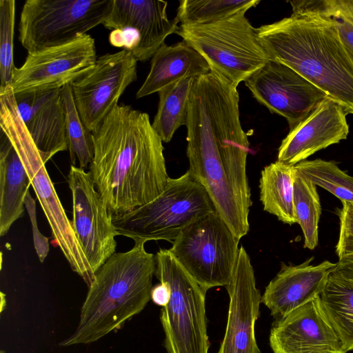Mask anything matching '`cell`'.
<instances>
[{
    "label": "cell",
    "instance_id": "obj_1",
    "mask_svg": "<svg viewBox=\"0 0 353 353\" xmlns=\"http://www.w3.org/2000/svg\"><path fill=\"white\" fill-rule=\"evenodd\" d=\"M236 86L210 72L195 78L188 107L187 172L208 194L218 215L241 239L252 202L246 163L250 143Z\"/></svg>",
    "mask_w": 353,
    "mask_h": 353
},
{
    "label": "cell",
    "instance_id": "obj_2",
    "mask_svg": "<svg viewBox=\"0 0 353 353\" xmlns=\"http://www.w3.org/2000/svg\"><path fill=\"white\" fill-rule=\"evenodd\" d=\"M92 135L89 173L113 215L147 204L164 191L170 177L163 141L147 113L118 104Z\"/></svg>",
    "mask_w": 353,
    "mask_h": 353
},
{
    "label": "cell",
    "instance_id": "obj_3",
    "mask_svg": "<svg viewBox=\"0 0 353 353\" xmlns=\"http://www.w3.org/2000/svg\"><path fill=\"white\" fill-rule=\"evenodd\" d=\"M292 14L256 28L270 60L290 67L353 114V57L336 22L313 0L290 1Z\"/></svg>",
    "mask_w": 353,
    "mask_h": 353
},
{
    "label": "cell",
    "instance_id": "obj_4",
    "mask_svg": "<svg viewBox=\"0 0 353 353\" xmlns=\"http://www.w3.org/2000/svg\"><path fill=\"white\" fill-rule=\"evenodd\" d=\"M145 243H134L125 252L114 253L99 268L88 287L74 332L59 343L61 347L90 344L139 314L151 300L155 255Z\"/></svg>",
    "mask_w": 353,
    "mask_h": 353
},
{
    "label": "cell",
    "instance_id": "obj_5",
    "mask_svg": "<svg viewBox=\"0 0 353 353\" xmlns=\"http://www.w3.org/2000/svg\"><path fill=\"white\" fill-rule=\"evenodd\" d=\"M0 126L19 154L52 230L54 245L58 246L71 269L89 287L93 272L80 246L54 185L46 163L34 145L19 113L11 87L0 90Z\"/></svg>",
    "mask_w": 353,
    "mask_h": 353
},
{
    "label": "cell",
    "instance_id": "obj_6",
    "mask_svg": "<svg viewBox=\"0 0 353 353\" xmlns=\"http://www.w3.org/2000/svg\"><path fill=\"white\" fill-rule=\"evenodd\" d=\"M214 211L205 188L186 171L179 177H170L164 191L151 202L113 215L112 223L118 235L130 238L134 243H172L191 223Z\"/></svg>",
    "mask_w": 353,
    "mask_h": 353
},
{
    "label": "cell",
    "instance_id": "obj_7",
    "mask_svg": "<svg viewBox=\"0 0 353 353\" xmlns=\"http://www.w3.org/2000/svg\"><path fill=\"white\" fill-rule=\"evenodd\" d=\"M241 12L203 24H181L176 34L235 86L270 61L254 28Z\"/></svg>",
    "mask_w": 353,
    "mask_h": 353
},
{
    "label": "cell",
    "instance_id": "obj_8",
    "mask_svg": "<svg viewBox=\"0 0 353 353\" xmlns=\"http://www.w3.org/2000/svg\"><path fill=\"white\" fill-rule=\"evenodd\" d=\"M155 260L154 276L170 290L168 303L160 312L167 353H208V290L186 272L168 249H159Z\"/></svg>",
    "mask_w": 353,
    "mask_h": 353
},
{
    "label": "cell",
    "instance_id": "obj_9",
    "mask_svg": "<svg viewBox=\"0 0 353 353\" xmlns=\"http://www.w3.org/2000/svg\"><path fill=\"white\" fill-rule=\"evenodd\" d=\"M240 239L216 211L185 228L168 250L205 290L226 287L231 281Z\"/></svg>",
    "mask_w": 353,
    "mask_h": 353
},
{
    "label": "cell",
    "instance_id": "obj_10",
    "mask_svg": "<svg viewBox=\"0 0 353 353\" xmlns=\"http://www.w3.org/2000/svg\"><path fill=\"white\" fill-rule=\"evenodd\" d=\"M113 0H28L19 40L28 52L68 43L102 24Z\"/></svg>",
    "mask_w": 353,
    "mask_h": 353
},
{
    "label": "cell",
    "instance_id": "obj_11",
    "mask_svg": "<svg viewBox=\"0 0 353 353\" xmlns=\"http://www.w3.org/2000/svg\"><path fill=\"white\" fill-rule=\"evenodd\" d=\"M97 59L94 39L81 34L65 44L28 52L10 86L14 94L61 89L88 73Z\"/></svg>",
    "mask_w": 353,
    "mask_h": 353
},
{
    "label": "cell",
    "instance_id": "obj_12",
    "mask_svg": "<svg viewBox=\"0 0 353 353\" xmlns=\"http://www.w3.org/2000/svg\"><path fill=\"white\" fill-rule=\"evenodd\" d=\"M137 78V60L123 50L100 56L88 73L70 83L78 113L90 132L118 105Z\"/></svg>",
    "mask_w": 353,
    "mask_h": 353
},
{
    "label": "cell",
    "instance_id": "obj_13",
    "mask_svg": "<svg viewBox=\"0 0 353 353\" xmlns=\"http://www.w3.org/2000/svg\"><path fill=\"white\" fill-rule=\"evenodd\" d=\"M67 181L72 198L71 224L93 272L116 252L117 232L108 210L95 188L90 174L70 166Z\"/></svg>",
    "mask_w": 353,
    "mask_h": 353
},
{
    "label": "cell",
    "instance_id": "obj_14",
    "mask_svg": "<svg viewBox=\"0 0 353 353\" xmlns=\"http://www.w3.org/2000/svg\"><path fill=\"white\" fill-rule=\"evenodd\" d=\"M253 97L272 113L296 127L327 94L286 65L270 60L245 81Z\"/></svg>",
    "mask_w": 353,
    "mask_h": 353
},
{
    "label": "cell",
    "instance_id": "obj_15",
    "mask_svg": "<svg viewBox=\"0 0 353 353\" xmlns=\"http://www.w3.org/2000/svg\"><path fill=\"white\" fill-rule=\"evenodd\" d=\"M225 332L216 353H261L255 336L261 294L245 249L241 246L230 283Z\"/></svg>",
    "mask_w": 353,
    "mask_h": 353
},
{
    "label": "cell",
    "instance_id": "obj_16",
    "mask_svg": "<svg viewBox=\"0 0 353 353\" xmlns=\"http://www.w3.org/2000/svg\"><path fill=\"white\" fill-rule=\"evenodd\" d=\"M269 340L273 353H346L319 296L276 320Z\"/></svg>",
    "mask_w": 353,
    "mask_h": 353
},
{
    "label": "cell",
    "instance_id": "obj_17",
    "mask_svg": "<svg viewBox=\"0 0 353 353\" xmlns=\"http://www.w3.org/2000/svg\"><path fill=\"white\" fill-rule=\"evenodd\" d=\"M168 2L159 0H113L102 25L109 30H131L137 38L132 55L137 61L152 58L167 37L176 33L179 21L168 19Z\"/></svg>",
    "mask_w": 353,
    "mask_h": 353
},
{
    "label": "cell",
    "instance_id": "obj_18",
    "mask_svg": "<svg viewBox=\"0 0 353 353\" xmlns=\"http://www.w3.org/2000/svg\"><path fill=\"white\" fill-rule=\"evenodd\" d=\"M347 114L336 102L326 97L289 131L279 148L277 161L295 165L315 152L346 139L349 134Z\"/></svg>",
    "mask_w": 353,
    "mask_h": 353
},
{
    "label": "cell",
    "instance_id": "obj_19",
    "mask_svg": "<svg viewBox=\"0 0 353 353\" xmlns=\"http://www.w3.org/2000/svg\"><path fill=\"white\" fill-rule=\"evenodd\" d=\"M14 94L20 117L43 162L68 150L61 89Z\"/></svg>",
    "mask_w": 353,
    "mask_h": 353
},
{
    "label": "cell",
    "instance_id": "obj_20",
    "mask_svg": "<svg viewBox=\"0 0 353 353\" xmlns=\"http://www.w3.org/2000/svg\"><path fill=\"white\" fill-rule=\"evenodd\" d=\"M313 257L297 265H282L261 296L271 315L279 319L319 296L336 263L325 261L313 265Z\"/></svg>",
    "mask_w": 353,
    "mask_h": 353
},
{
    "label": "cell",
    "instance_id": "obj_21",
    "mask_svg": "<svg viewBox=\"0 0 353 353\" xmlns=\"http://www.w3.org/2000/svg\"><path fill=\"white\" fill-rule=\"evenodd\" d=\"M210 71L205 59L184 40L171 46L164 43L152 56L150 72L136 98L158 92L182 79L196 78Z\"/></svg>",
    "mask_w": 353,
    "mask_h": 353
},
{
    "label": "cell",
    "instance_id": "obj_22",
    "mask_svg": "<svg viewBox=\"0 0 353 353\" xmlns=\"http://www.w3.org/2000/svg\"><path fill=\"white\" fill-rule=\"evenodd\" d=\"M31 185L14 147L1 131L0 143V235L24 214L25 198Z\"/></svg>",
    "mask_w": 353,
    "mask_h": 353
},
{
    "label": "cell",
    "instance_id": "obj_23",
    "mask_svg": "<svg viewBox=\"0 0 353 353\" xmlns=\"http://www.w3.org/2000/svg\"><path fill=\"white\" fill-rule=\"evenodd\" d=\"M294 165L276 161L264 167L259 180L263 210L284 223H296L294 207Z\"/></svg>",
    "mask_w": 353,
    "mask_h": 353
},
{
    "label": "cell",
    "instance_id": "obj_24",
    "mask_svg": "<svg viewBox=\"0 0 353 353\" xmlns=\"http://www.w3.org/2000/svg\"><path fill=\"white\" fill-rule=\"evenodd\" d=\"M319 297L344 351L353 350V283L332 272Z\"/></svg>",
    "mask_w": 353,
    "mask_h": 353
},
{
    "label": "cell",
    "instance_id": "obj_25",
    "mask_svg": "<svg viewBox=\"0 0 353 353\" xmlns=\"http://www.w3.org/2000/svg\"><path fill=\"white\" fill-rule=\"evenodd\" d=\"M194 79H182L158 92V108L152 125L163 142L170 141L176 130L185 125Z\"/></svg>",
    "mask_w": 353,
    "mask_h": 353
},
{
    "label": "cell",
    "instance_id": "obj_26",
    "mask_svg": "<svg viewBox=\"0 0 353 353\" xmlns=\"http://www.w3.org/2000/svg\"><path fill=\"white\" fill-rule=\"evenodd\" d=\"M294 207L296 223L301 226L304 236L303 246L314 250L319 241L318 225L321 213L320 199L316 185L300 176L296 170Z\"/></svg>",
    "mask_w": 353,
    "mask_h": 353
},
{
    "label": "cell",
    "instance_id": "obj_27",
    "mask_svg": "<svg viewBox=\"0 0 353 353\" xmlns=\"http://www.w3.org/2000/svg\"><path fill=\"white\" fill-rule=\"evenodd\" d=\"M65 116V130L72 165L79 163L84 169L90 164L94 155L92 132L83 124L74 101L70 84L61 89Z\"/></svg>",
    "mask_w": 353,
    "mask_h": 353
},
{
    "label": "cell",
    "instance_id": "obj_28",
    "mask_svg": "<svg viewBox=\"0 0 353 353\" xmlns=\"http://www.w3.org/2000/svg\"><path fill=\"white\" fill-rule=\"evenodd\" d=\"M297 173L330 192L341 201L353 203V176L341 170L332 161L305 160L294 165Z\"/></svg>",
    "mask_w": 353,
    "mask_h": 353
},
{
    "label": "cell",
    "instance_id": "obj_29",
    "mask_svg": "<svg viewBox=\"0 0 353 353\" xmlns=\"http://www.w3.org/2000/svg\"><path fill=\"white\" fill-rule=\"evenodd\" d=\"M259 0H183L176 17L181 24H203L216 21L256 7Z\"/></svg>",
    "mask_w": 353,
    "mask_h": 353
},
{
    "label": "cell",
    "instance_id": "obj_30",
    "mask_svg": "<svg viewBox=\"0 0 353 353\" xmlns=\"http://www.w3.org/2000/svg\"><path fill=\"white\" fill-rule=\"evenodd\" d=\"M16 1H0V88L11 85L16 67L13 59Z\"/></svg>",
    "mask_w": 353,
    "mask_h": 353
},
{
    "label": "cell",
    "instance_id": "obj_31",
    "mask_svg": "<svg viewBox=\"0 0 353 353\" xmlns=\"http://www.w3.org/2000/svg\"><path fill=\"white\" fill-rule=\"evenodd\" d=\"M315 7L336 23L342 41L353 57V0H313Z\"/></svg>",
    "mask_w": 353,
    "mask_h": 353
},
{
    "label": "cell",
    "instance_id": "obj_32",
    "mask_svg": "<svg viewBox=\"0 0 353 353\" xmlns=\"http://www.w3.org/2000/svg\"><path fill=\"white\" fill-rule=\"evenodd\" d=\"M341 203L342 208L337 209L340 230L336 253L339 259L353 256V203Z\"/></svg>",
    "mask_w": 353,
    "mask_h": 353
},
{
    "label": "cell",
    "instance_id": "obj_33",
    "mask_svg": "<svg viewBox=\"0 0 353 353\" xmlns=\"http://www.w3.org/2000/svg\"><path fill=\"white\" fill-rule=\"evenodd\" d=\"M25 207L28 211L32 225L33 242L37 254L41 263L44 262L48 256L50 245L48 238L43 236L38 229L36 216V203L30 191L25 198Z\"/></svg>",
    "mask_w": 353,
    "mask_h": 353
},
{
    "label": "cell",
    "instance_id": "obj_34",
    "mask_svg": "<svg viewBox=\"0 0 353 353\" xmlns=\"http://www.w3.org/2000/svg\"><path fill=\"white\" fill-rule=\"evenodd\" d=\"M170 296V290L167 283H160L153 286L151 292V300L157 305L165 307Z\"/></svg>",
    "mask_w": 353,
    "mask_h": 353
},
{
    "label": "cell",
    "instance_id": "obj_35",
    "mask_svg": "<svg viewBox=\"0 0 353 353\" xmlns=\"http://www.w3.org/2000/svg\"><path fill=\"white\" fill-rule=\"evenodd\" d=\"M336 264L333 272L353 283V256L340 259Z\"/></svg>",
    "mask_w": 353,
    "mask_h": 353
},
{
    "label": "cell",
    "instance_id": "obj_36",
    "mask_svg": "<svg viewBox=\"0 0 353 353\" xmlns=\"http://www.w3.org/2000/svg\"><path fill=\"white\" fill-rule=\"evenodd\" d=\"M0 353H7V352L2 350L0 351Z\"/></svg>",
    "mask_w": 353,
    "mask_h": 353
}]
</instances>
